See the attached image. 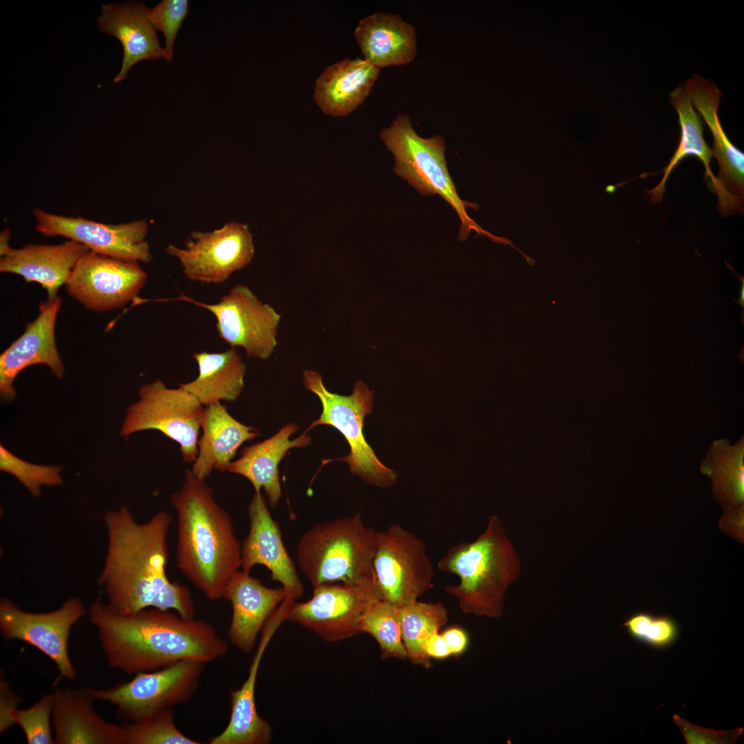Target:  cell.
<instances>
[{"mask_svg": "<svg viewBox=\"0 0 744 744\" xmlns=\"http://www.w3.org/2000/svg\"><path fill=\"white\" fill-rule=\"evenodd\" d=\"M165 252L188 279L220 284L251 262L255 247L249 227L231 222L212 231H192L184 247L169 245Z\"/></svg>", "mask_w": 744, "mask_h": 744, "instance_id": "obj_12", "label": "cell"}, {"mask_svg": "<svg viewBox=\"0 0 744 744\" xmlns=\"http://www.w3.org/2000/svg\"><path fill=\"white\" fill-rule=\"evenodd\" d=\"M146 280L139 262L90 251L79 260L65 285L67 293L86 309L102 312L136 299Z\"/></svg>", "mask_w": 744, "mask_h": 744, "instance_id": "obj_15", "label": "cell"}, {"mask_svg": "<svg viewBox=\"0 0 744 744\" xmlns=\"http://www.w3.org/2000/svg\"><path fill=\"white\" fill-rule=\"evenodd\" d=\"M198 375L189 382L179 384L193 395L203 406L234 402L245 386L246 365L236 348L218 353L201 351L193 355Z\"/></svg>", "mask_w": 744, "mask_h": 744, "instance_id": "obj_29", "label": "cell"}, {"mask_svg": "<svg viewBox=\"0 0 744 744\" xmlns=\"http://www.w3.org/2000/svg\"><path fill=\"white\" fill-rule=\"evenodd\" d=\"M223 598L232 607L228 639L240 651L249 654L256 645L258 633L287 598V593L282 587L268 588L249 572L238 570L227 583Z\"/></svg>", "mask_w": 744, "mask_h": 744, "instance_id": "obj_20", "label": "cell"}, {"mask_svg": "<svg viewBox=\"0 0 744 744\" xmlns=\"http://www.w3.org/2000/svg\"><path fill=\"white\" fill-rule=\"evenodd\" d=\"M90 249L70 240L56 245H28L12 247L0 258V271L18 274L28 282L40 284L54 300L68 280L79 260Z\"/></svg>", "mask_w": 744, "mask_h": 744, "instance_id": "obj_24", "label": "cell"}, {"mask_svg": "<svg viewBox=\"0 0 744 744\" xmlns=\"http://www.w3.org/2000/svg\"><path fill=\"white\" fill-rule=\"evenodd\" d=\"M173 300L192 302L211 312L219 337L231 347L242 348L248 357L267 360L277 346L281 315L246 285H235L215 304L183 294Z\"/></svg>", "mask_w": 744, "mask_h": 744, "instance_id": "obj_11", "label": "cell"}, {"mask_svg": "<svg viewBox=\"0 0 744 744\" xmlns=\"http://www.w3.org/2000/svg\"><path fill=\"white\" fill-rule=\"evenodd\" d=\"M36 230L48 236H60L78 242L90 251L116 259L138 262L152 260L146 240L148 223L138 220L108 225L78 217H67L34 208Z\"/></svg>", "mask_w": 744, "mask_h": 744, "instance_id": "obj_16", "label": "cell"}, {"mask_svg": "<svg viewBox=\"0 0 744 744\" xmlns=\"http://www.w3.org/2000/svg\"><path fill=\"white\" fill-rule=\"evenodd\" d=\"M380 136L394 156L397 175L424 196L440 195L455 210L461 220L460 240H466L474 230L495 242L512 245L508 239L484 230L468 216L466 208L477 209L479 205L463 200L457 194L446 167V146L441 136L421 137L412 127L409 115L400 114L389 127L381 130Z\"/></svg>", "mask_w": 744, "mask_h": 744, "instance_id": "obj_6", "label": "cell"}, {"mask_svg": "<svg viewBox=\"0 0 744 744\" xmlns=\"http://www.w3.org/2000/svg\"><path fill=\"white\" fill-rule=\"evenodd\" d=\"M10 231L6 229L0 234V256L5 254L11 247L9 245Z\"/></svg>", "mask_w": 744, "mask_h": 744, "instance_id": "obj_43", "label": "cell"}, {"mask_svg": "<svg viewBox=\"0 0 744 744\" xmlns=\"http://www.w3.org/2000/svg\"><path fill=\"white\" fill-rule=\"evenodd\" d=\"M138 396L127 409L121 435L158 431L178 444L185 462H194L198 452L203 406L180 386L171 389L160 380L142 385Z\"/></svg>", "mask_w": 744, "mask_h": 744, "instance_id": "obj_9", "label": "cell"}, {"mask_svg": "<svg viewBox=\"0 0 744 744\" xmlns=\"http://www.w3.org/2000/svg\"><path fill=\"white\" fill-rule=\"evenodd\" d=\"M692 104L708 125L713 137L712 156L717 160L716 178L723 193L719 210L723 215L742 211L744 196V154L727 138L718 116L721 90L711 81L694 74L683 86Z\"/></svg>", "mask_w": 744, "mask_h": 744, "instance_id": "obj_17", "label": "cell"}, {"mask_svg": "<svg viewBox=\"0 0 744 744\" xmlns=\"http://www.w3.org/2000/svg\"><path fill=\"white\" fill-rule=\"evenodd\" d=\"M103 519L107 546L98 583L108 603L123 613L155 608L175 611L185 619L195 618L190 590L171 581L166 572L172 515L161 510L141 524L123 506L107 512Z\"/></svg>", "mask_w": 744, "mask_h": 744, "instance_id": "obj_1", "label": "cell"}, {"mask_svg": "<svg viewBox=\"0 0 744 744\" xmlns=\"http://www.w3.org/2000/svg\"><path fill=\"white\" fill-rule=\"evenodd\" d=\"M188 14L187 0H163L149 8V17L153 25L165 37L164 50L168 62L173 60L176 39Z\"/></svg>", "mask_w": 744, "mask_h": 744, "instance_id": "obj_38", "label": "cell"}, {"mask_svg": "<svg viewBox=\"0 0 744 744\" xmlns=\"http://www.w3.org/2000/svg\"><path fill=\"white\" fill-rule=\"evenodd\" d=\"M373 568L380 599L399 608L433 588V565L424 542L398 524L378 532Z\"/></svg>", "mask_w": 744, "mask_h": 744, "instance_id": "obj_10", "label": "cell"}, {"mask_svg": "<svg viewBox=\"0 0 744 744\" xmlns=\"http://www.w3.org/2000/svg\"><path fill=\"white\" fill-rule=\"evenodd\" d=\"M88 614L108 665L127 674L159 670L182 660L206 664L228 651L211 623L173 610L147 608L123 613L98 596Z\"/></svg>", "mask_w": 744, "mask_h": 744, "instance_id": "obj_2", "label": "cell"}, {"mask_svg": "<svg viewBox=\"0 0 744 744\" xmlns=\"http://www.w3.org/2000/svg\"><path fill=\"white\" fill-rule=\"evenodd\" d=\"M437 567L459 577L457 584L444 589L462 612L493 619L503 615L505 595L521 570L519 555L496 515L488 517L484 531L475 540L450 547Z\"/></svg>", "mask_w": 744, "mask_h": 744, "instance_id": "obj_4", "label": "cell"}, {"mask_svg": "<svg viewBox=\"0 0 744 744\" xmlns=\"http://www.w3.org/2000/svg\"><path fill=\"white\" fill-rule=\"evenodd\" d=\"M52 714L56 744H126L123 725L107 721L92 707L85 688L56 689Z\"/></svg>", "mask_w": 744, "mask_h": 744, "instance_id": "obj_23", "label": "cell"}, {"mask_svg": "<svg viewBox=\"0 0 744 744\" xmlns=\"http://www.w3.org/2000/svg\"><path fill=\"white\" fill-rule=\"evenodd\" d=\"M126 744H198L176 725L173 707L160 710L141 720L125 723Z\"/></svg>", "mask_w": 744, "mask_h": 744, "instance_id": "obj_34", "label": "cell"}, {"mask_svg": "<svg viewBox=\"0 0 744 744\" xmlns=\"http://www.w3.org/2000/svg\"><path fill=\"white\" fill-rule=\"evenodd\" d=\"M205 665L182 660L159 670L138 672L130 681L109 688H85L94 700L114 705L125 723L134 722L189 701L198 688Z\"/></svg>", "mask_w": 744, "mask_h": 744, "instance_id": "obj_8", "label": "cell"}, {"mask_svg": "<svg viewBox=\"0 0 744 744\" xmlns=\"http://www.w3.org/2000/svg\"><path fill=\"white\" fill-rule=\"evenodd\" d=\"M673 720L688 744H732L742 734L741 727L718 730L696 725L674 714Z\"/></svg>", "mask_w": 744, "mask_h": 744, "instance_id": "obj_39", "label": "cell"}, {"mask_svg": "<svg viewBox=\"0 0 744 744\" xmlns=\"http://www.w3.org/2000/svg\"><path fill=\"white\" fill-rule=\"evenodd\" d=\"M358 626L360 633L369 634L375 639L382 660L407 659L402 637L399 607L376 599L363 612Z\"/></svg>", "mask_w": 744, "mask_h": 744, "instance_id": "obj_32", "label": "cell"}, {"mask_svg": "<svg viewBox=\"0 0 744 744\" xmlns=\"http://www.w3.org/2000/svg\"><path fill=\"white\" fill-rule=\"evenodd\" d=\"M402 641L407 659L426 670L433 666L424 650L433 634L439 632L448 620V610L441 602L416 600L400 608Z\"/></svg>", "mask_w": 744, "mask_h": 744, "instance_id": "obj_31", "label": "cell"}, {"mask_svg": "<svg viewBox=\"0 0 744 744\" xmlns=\"http://www.w3.org/2000/svg\"><path fill=\"white\" fill-rule=\"evenodd\" d=\"M670 103L679 116L681 128L680 141L676 150L668 165L664 168V174L659 183L648 192L650 200L660 202L663 198L666 182L674 167L688 156L698 158L705 167V178L710 189L718 196V207L723 202V193L716 176L710 167L712 150L703 137V123L684 91L682 85L674 90L670 94Z\"/></svg>", "mask_w": 744, "mask_h": 744, "instance_id": "obj_30", "label": "cell"}, {"mask_svg": "<svg viewBox=\"0 0 744 744\" xmlns=\"http://www.w3.org/2000/svg\"><path fill=\"white\" fill-rule=\"evenodd\" d=\"M170 501L177 517L178 569L207 599L223 598L229 580L241 568V545L229 514L205 479L191 469Z\"/></svg>", "mask_w": 744, "mask_h": 744, "instance_id": "obj_3", "label": "cell"}, {"mask_svg": "<svg viewBox=\"0 0 744 744\" xmlns=\"http://www.w3.org/2000/svg\"><path fill=\"white\" fill-rule=\"evenodd\" d=\"M703 468L710 470L715 486L724 497L736 503L743 501V442L729 446L725 440L715 442Z\"/></svg>", "mask_w": 744, "mask_h": 744, "instance_id": "obj_33", "label": "cell"}, {"mask_svg": "<svg viewBox=\"0 0 744 744\" xmlns=\"http://www.w3.org/2000/svg\"><path fill=\"white\" fill-rule=\"evenodd\" d=\"M738 303L740 305H742V307H743V305H744V284H743V282H742V285H741V287H740L739 296H738Z\"/></svg>", "mask_w": 744, "mask_h": 744, "instance_id": "obj_44", "label": "cell"}, {"mask_svg": "<svg viewBox=\"0 0 744 744\" xmlns=\"http://www.w3.org/2000/svg\"><path fill=\"white\" fill-rule=\"evenodd\" d=\"M424 650L426 655L431 659H444L451 655L448 644L440 632L431 636L425 644Z\"/></svg>", "mask_w": 744, "mask_h": 744, "instance_id": "obj_42", "label": "cell"}, {"mask_svg": "<svg viewBox=\"0 0 744 744\" xmlns=\"http://www.w3.org/2000/svg\"><path fill=\"white\" fill-rule=\"evenodd\" d=\"M0 470L14 476L34 497L41 495L42 486H56L63 482L61 467L28 462L3 445L0 446Z\"/></svg>", "mask_w": 744, "mask_h": 744, "instance_id": "obj_36", "label": "cell"}, {"mask_svg": "<svg viewBox=\"0 0 744 744\" xmlns=\"http://www.w3.org/2000/svg\"><path fill=\"white\" fill-rule=\"evenodd\" d=\"M302 380L306 389L318 396L322 406L320 417L304 433L318 425L333 426L344 435L350 446V453L337 461L347 462L350 472L367 484L380 488L393 485L397 473L378 459L363 433L364 417L373 409V391L362 380H358L349 395L331 393L324 385L322 375L313 370H305Z\"/></svg>", "mask_w": 744, "mask_h": 744, "instance_id": "obj_7", "label": "cell"}, {"mask_svg": "<svg viewBox=\"0 0 744 744\" xmlns=\"http://www.w3.org/2000/svg\"><path fill=\"white\" fill-rule=\"evenodd\" d=\"M249 531L241 546V570L249 572L262 565L287 593L288 601L303 595V585L293 561L283 544L280 524L273 519L261 493H255L248 506Z\"/></svg>", "mask_w": 744, "mask_h": 744, "instance_id": "obj_18", "label": "cell"}, {"mask_svg": "<svg viewBox=\"0 0 744 744\" xmlns=\"http://www.w3.org/2000/svg\"><path fill=\"white\" fill-rule=\"evenodd\" d=\"M380 73V68L364 59L345 58L334 63L316 81L315 102L326 114L347 116L364 103Z\"/></svg>", "mask_w": 744, "mask_h": 744, "instance_id": "obj_25", "label": "cell"}, {"mask_svg": "<svg viewBox=\"0 0 744 744\" xmlns=\"http://www.w3.org/2000/svg\"><path fill=\"white\" fill-rule=\"evenodd\" d=\"M200 429L198 452L191 471L205 479L213 470L227 471L240 446L260 435L257 429L235 419L220 402L205 406Z\"/></svg>", "mask_w": 744, "mask_h": 744, "instance_id": "obj_27", "label": "cell"}, {"mask_svg": "<svg viewBox=\"0 0 744 744\" xmlns=\"http://www.w3.org/2000/svg\"><path fill=\"white\" fill-rule=\"evenodd\" d=\"M85 613L76 597L54 611L41 613L24 611L3 597L0 601V630L6 641L20 640L38 649L54 661L61 676L73 680L76 673L69 656L68 641L72 627Z\"/></svg>", "mask_w": 744, "mask_h": 744, "instance_id": "obj_14", "label": "cell"}, {"mask_svg": "<svg viewBox=\"0 0 744 744\" xmlns=\"http://www.w3.org/2000/svg\"><path fill=\"white\" fill-rule=\"evenodd\" d=\"M298 428L293 423L284 426L271 437L245 447L240 457L232 461L228 466L227 471L247 479L255 493H260L263 488L271 508L277 505L282 497L279 463L290 449L304 448L311 444V437L306 433L293 440L289 439Z\"/></svg>", "mask_w": 744, "mask_h": 744, "instance_id": "obj_26", "label": "cell"}, {"mask_svg": "<svg viewBox=\"0 0 744 744\" xmlns=\"http://www.w3.org/2000/svg\"><path fill=\"white\" fill-rule=\"evenodd\" d=\"M354 37L364 59L380 69L406 65L417 54L414 26L397 14L366 16L359 21Z\"/></svg>", "mask_w": 744, "mask_h": 744, "instance_id": "obj_28", "label": "cell"}, {"mask_svg": "<svg viewBox=\"0 0 744 744\" xmlns=\"http://www.w3.org/2000/svg\"><path fill=\"white\" fill-rule=\"evenodd\" d=\"M97 25L101 32L116 38L123 47L121 67L114 79L115 83L125 80L132 67L141 61L167 59L149 17V8L143 2L103 4Z\"/></svg>", "mask_w": 744, "mask_h": 744, "instance_id": "obj_21", "label": "cell"}, {"mask_svg": "<svg viewBox=\"0 0 744 744\" xmlns=\"http://www.w3.org/2000/svg\"><path fill=\"white\" fill-rule=\"evenodd\" d=\"M378 599L375 579L355 584H322L314 587L307 601L289 602L285 621L311 630L326 641L337 642L360 634V618Z\"/></svg>", "mask_w": 744, "mask_h": 744, "instance_id": "obj_13", "label": "cell"}, {"mask_svg": "<svg viewBox=\"0 0 744 744\" xmlns=\"http://www.w3.org/2000/svg\"><path fill=\"white\" fill-rule=\"evenodd\" d=\"M54 705L53 692L44 695L30 707L17 710L15 724L22 729L28 744H54L50 725Z\"/></svg>", "mask_w": 744, "mask_h": 744, "instance_id": "obj_37", "label": "cell"}, {"mask_svg": "<svg viewBox=\"0 0 744 744\" xmlns=\"http://www.w3.org/2000/svg\"><path fill=\"white\" fill-rule=\"evenodd\" d=\"M285 621V614L276 610L262 630V635L249 668L248 676L242 686L231 690V713L226 727L211 737L209 744H267L271 742L272 729L257 711L255 688L260 664L273 635Z\"/></svg>", "mask_w": 744, "mask_h": 744, "instance_id": "obj_22", "label": "cell"}, {"mask_svg": "<svg viewBox=\"0 0 744 744\" xmlns=\"http://www.w3.org/2000/svg\"><path fill=\"white\" fill-rule=\"evenodd\" d=\"M61 300L56 297L40 303L39 315L25 327L21 335L0 355V394L4 402L16 396L13 383L18 374L35 364H45L61 378L64 365L55 342V324Z\"/></svg>", "mask_w": 744, "mask_h": 744, "instance_id": "obj_19", "label": "cell"}, {"mask_svg": "<svg viewBox=\"0 0 744 744\" xmlns=\"http://www.w3.org/2000/svg\"><path fill=\"white\" fill-rule=\"evenodd\" d=\"M622 626L633 639L656 650L672 645L680 632L678 623L671 617L643 611L632 614Z\"/></svg>", "mask_w": 744, "mask_h": 744, "instance_id": "obj_35", "label": "cell"}, {"mask_svg": "<svg viewBox=\"0 0 744 744\" xmlns=\"http://www.w3.org/2000/svg\"><path fill=\"white\" fill-rule=\"evenodd\" d=\"M442 634L448 644L451 655L459 656L468 648L469 637L463 628L458 626L450 627Z\"/></svg>", "mask_w": 744, "mask_h": 744, "instance_id": "obj_41", "label": "cell"}, {"mask_svg": "<svg viewBox=\"0 0 744 744\" xmlns=\"http://www.w3.org/2000/svg\"><path fill=\"white\" fill-rule=\"evenodd\" d=\"M377 535L364 525L360 513L316 524L297 544L298 566L313 588L375 580Z\"/></svg>", "mask_w": 744, "mask_h": 744, "instance_id": "obj_5", "label": "cell"}, {"mask_svg": "<svg viewBox=\"0 0 744 744\" xmlns=\"http://www.w3.org/2000/svg\"><path fill=\"white\" fill-rule=\"evenodd\" d=\"M21 697L10 688L6 679L0 681V732H6L15 725L14 716Z\"/></svg>", "mask_w": 744, "mask_h": 744, "instance_id": "obj_40", "label": "cell"}]
</instances>
